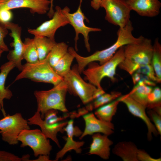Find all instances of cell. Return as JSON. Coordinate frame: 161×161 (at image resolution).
<instances>
[{"label": "cell", "instance_id": "cell-28", "mask_svg": "<svg viewBox=\"0 0 161 161\" xmlns=\"http://www.w3.org/2000/svg\"><path fill=\"white\" fill-rule=\"evenodd\" d=\"M24 43V47L23 59L28 63H33L38 61V54L33 38H26Z\"/></svg>", "mask_w": 161, "mask_h": 161}, {"label": "cell", "instance_id": "cell-16", "mask_svg": "<svg viewBox=\"0 0 161 161\" xmlns=\"http://www.w3.org/2000/svg\"><path fill=\"white\" fill-rule=\"evenodd\" d=\"M74 121L71 119L68 122L65 127L63 128L64 131H65L67 136L64 138L66 140V143L62 149L58 152L56 154L55 161H58L62 158L68 151L72 150H74L77 153H80L82 146L84 142L83 141H76L73 139V137L80 136L82 132L77 127H74L73 125Z\"/></svg>", "mask_w": 161, "mask_h": 161}, {"label": "cell", "instance_id": "cell-9", "mask_svg": "<svg viewBox=\"0 0 161 161\" xmlns=\"http://www.w3.org/2000/svg\"><path fill=\"white\" fill-rule=\"evenodd\" d=\"M82 1L80 0L78 7L76 11L74 13H70V10L67 6L62 10L63 13L68 19L69 24L72 26L75 31V35L74 38L75 50L76 52L78 51L77 42L79 39V35L81 34L83 36L85 47L87 51L90 52L91 48L89 43V33L92 32H100L101 31V29L98 28L89 27L86 25L84 22V20H86L87 21L89 20L81 10V5Z\"/></svg>", "mask_w": 161, "mask_h": 161}, {"label": "cell", "instance_id": "cell-43", "mask_svg": "<svg viewBox=\"0 0 161 161\" xmlns=\"http://www.w3.org/2000/svg\"><path fill=\"white\" fill-rule=\"evenodd\" d=\"M2 106H1V104H0V110H1V109H2Z\"/></svg>", "mask_w": 161, "mask_h": 161}, {"label": "cell", "instance_id": "cell-24", "mask_svg": "<svg viewBox=\"0 0 161 161\" xmlns=\"http://www.w3.org/2000/svg\"><path fill=\"white\" fill-rule=\"evenodd\" d=\"M120 102L117 99L113 101L97 108L95 115L98 119L110 122L116 112L118 105Z\"/></svg>", "mask_w": 161, "mask_h": 161}, {"label": "cell", "instance_id": "cell-21", "mask_svg": "<svg viewBox=\"0 0 161 161\" xmlns=\"http://www.w3.org/2000/svg\"><path fill=\"white\" fill-rule=\"evenodd\" d=\"M138 149L133 143L124 141L117 143L113 148L112 152L124 161H138Z\"/></svg>", "mask_w": 161, "mask_h": 161}, {"label": "cell", "instance_id": "cell-41", "mask_svg": "<svg viewBox=\"0 0 161 161\" xmlns=\"http://www.w3.org/2000/svg\"><path fill=\"white\" fill-rule=\"evenodd\" d=\"M7 0H0V5L4 2Z\"/></svg>", "mask_w": 161, "mask_h": 161}, {"label": "cell", "instance_id": "cell-11", "mask_svg": "<svg viewBox=\"0 0 161 161\" xmlns=\"http://www.w3.org/2000/svg\"><path fill=\"white\" fill-rule=\"evenodd\" d=\"M55 10L51 19L44 22L36 29H28V32L35 36L55 39L57 30L61 27L69 24L68 19L63 12L62 9L60 6H56Z\"/></svg>", "mask_w": 161, "mask_h": 161}, {"label": "cell", "instance_id": "cell-26", "mask_svg": "<svg viewBox=\"0 0 161 161\" xmlns=\"http://www.w3.org/2000/svg\"><path fill=\"white\" fill-rule=\"evenodd\" d=\"M121 95V93L118 92H112L110 93H105L94 100L92 103L87 105L85 108L88 112L115 100Z\"/></svg>", "mask_w": 161, "mask_h": 161}, {"label": "cell", "instance_id": "cell-37", "mask_svg": "<svg viewBox=\"0 0 161 161\" xmlns=\"http://www.w3.org/2000/svg\"><path fill=\"white\" fill-rule=\"evenodd\" d=\"M13 17L10 10H4L0 11V23L4 24L10 22Z\"/></svg>", "mask_w": 161, "mask_h": 161}, {"label": "cell", "instance_id": "cell-18", "mask_svg": "<svg viewBox=\"0 0 161 161\" xmlns=\"http://www.w3.org/2000/svg\"><path fill=\"white\" fill-rule=\"evenodd\" d=\"M131 10L142 16L153 17L160 13L161 3L159 0H126Z\"/></svg>", "mask_w": 161, "mask_h": 161}, {"label": "cell", "instance_id": "cell-8", "mask_svg": "<svg viewBox=\"0 0 161 161\" xmlns=\"http://www.w3.org/2000/svg\"><path fill=\"white\" fill-rule=\"evenodd\" d=\"M17 139L21 143V147H30L33 151L35 157L40 155H49L52 149L49 140L38 129L23 130Z\"/></svg>", "mask_w": 161, "mask_h": 161}, {"label": "cell", "instance_id": "cell-40", "mask_svg": "<svg viewBox=\"0 0 161 161\" xmlns=\"http://www.w3.org/2000/svg\"><path fill=\"white\" fill-rule=\"evenodd\" d=\"M51 1V4L49 12L47 14V15L49 17L51 18L52 17L54 14L55 11L53 9V0H50Z\"/></svg>", "mask_w": 161, "mask_h": 161}, {"label": "cell", "instance_id": "cell-33", "mask_svg": "<svg viewBox=\"0 0 161 161\" xmlns=\"http://www.w3.org/2000/svg\"><path fill=\"white\" fill-rule=\"evenodd\" d=\"M148 114L154 123V125L159 134H161V115L152 109H150Z\"/></svg>", "mask_w": 161, "mask_h": 161}, {"label": "cell", "instance_id": "cell-44", "mask_svg": "<svg viewBox=\"0 0 161 161\" xmlns=\"http://www.w3.org/2000/svg\"><path fill=\"white\" fill-rule=\"evenodd\" d=\"M1 131H0V134H1Z\"/></svg>", "mask_w": 161, "mask_h": 161}, {"label": "cell", "instance_id": "cell-38", "mask_svg": "<svg viewBox=\"0 0 161 161\" xmlns=\"http://www.w3.org/2000/svg\"><path fill=\"white\" fill-rule=\"evenodd\" d=\"M101 0H92L91 6L95 10H98L101 7Z\"/></svg>", "mask_w": 161, "mask_h": 161}, {"label": "cell", "instance_id": "cell-34", "mask_svg": "<svg viewBox=\"0 0 161 161\" xmlns=\"http://www.w3.org/2000/svg\"><path fill=\"white\" fill-rule=\"evenodd\" d=\"M23 161L22 157H19L9 152L0 150V161Z\"/></svg>", "mask_w": 161, "mask_h": 161}, {"label": "cell", "instance_id": "cell-15", "mask_svg": "<svg viewBox=\"0 0 161 161\" xmlns=\"http://www.w3.org/2000/svg\"><path fill=\"white\" fill-rule=\"evenodd\" d=\"M83 117L85 123V128L80 137V140L87 135L96 133H102L109 136L114 132V126L111 122L101 120L92 113H86L83 115Z\"/></svg>", "mask_w": 161, "mask_h": 161}, {"label": "cell", "instance_id": "cell-6", "mask_svg": "<svg viewBox=\"0 0 161 161\" xmlns=\"http://www.w3.org/2000/svg\"><path fill=\"white\" fill-rule=\"evenodd\" d=\"M30 129L27 120L21 113H16L4 116L0 120V131L3 141L10 145L18 143V137L23 130Z\"/></svg>", "mask_w": 161, "mask_h": 161}, {"label": "cell", "instance_id": "cell-32", "mask_svg": "<svg viewBox=\"0 0 161 161\" xmlns=\"http://www.w3.org/2000/svg\"><path fill=\"white\" fill-rule=\"evenodd\" d=\"M135 72L146 76L150 80L155 82L161 83L156 77L151 64L140 66Z\"/></svg>", "mask_w": 161, "mask_h": 161}, {"label": "cell", "instance_id": "cell-2", "mask_svg": "<svg viewBox=\"0 0 161 161\" xmlns=\"http://www.w3.org/2000/svg\"><path fill=\"white\" fill-rule=\"evenodd\" d=\"M67 85L64 80L52 89L47 90L35 91L34 92L37 104V111L40 113L42 119L49 110L54 109L63 112L68 110L65 105Z\"/></svg>", "mask_w": 161, "mask_h": 161}, {"label": "cell", "instance_id": "cell-4", "mask_svg": "<svg viewBox=\"0 0 161 161\" xmlns=\"http://www.w3.org/2000/svg\"><path fill=\"white\" fill-rule=\"evenodd\" d=\"M24 78L35 82L51 83L54 86L64 79L55 73L46 58L35 63H27L23 65L21 72L16 77L14 81Z\"/></svg>", "mask_w": 161, "mask_h": 161}, {"label": "cell", "instance_id": "cell-13", "mask_svg": "<svg viewBox=\"0 0 161 161\" xmlns=\"http://www.w3.org/2000/svg\"><path fill=\"white\" fill-rule=\"evenodd\" d=\"M120 102L124 103L127 106L129 111L134 116L142 119L146 124L148 129L147 138L151 140L152 134L157 136L159 134L154 124L147 115L146 107L136 101L127 94L117 98Z\"/></svg>", "mask_w": 161, "mask_h": 161}, {"label": "cell", "instance_id": "cell-29", "mask_svg": "<svg viewBox=\"0 0 161 161\" xmlns=\"http://www.w3.org/2000/svg\"><path fill=\"white\" fill-rule=\"evenodd\" d=\"M151 64L154 68L156 77L161 82V45L157 38L155 40L153 45V52Z\"/></svg>", "mask_w": 161, "mask_h": 161}, {"label": "cell", "instance_id": "cell-39", "mask_svg": "<svg viewBox=\"0 0 161 161\" xmlns=\"http://www.w3.org/2000/svg\"><path fill=\"white\" fill-rule=\"evenodd\" d=\"M31 161H52L50 160L49 155H39L38 158L36 159Z\"/></svg>", "mask_w": 161, "mask_h": 161}, {"label": "cell", "instance_id": "cell-20", "mask_svg": "<svg viewBox=\"0 0 161 161\" xmlns=\"http://www.w3.org/2000/svg\"><path fill=\"white\" fill-rule=\"evenodd\" d=\"M15 67V63L11 61L2 64L0 68V103L2 106V111L4 116L6 113L4 108L3 100H10L13 96L12 92L5 87V83L7 78L9 72Z\"/></svg>", "mask_w": 161, "mask_h": 161}, {"label": "cell", "instance_id": "cell-17", "mask_svg": "<svg viewBox=\"0 0 161 161\" xmlns=\"http://www.w3.org/2000/svg\"><path fill=\"white\" fill-rule=\"evenodd\" d=\"M27 120L29 125L39 126L46 137L52 140L58 147H60L57 134L59 132H63V128L66 125L67 122H60L53 124L47 123L41 118L40 113L37 111Z\"/></svg>", "mask_w": 161, "mask_h": 161}, {"label": "cell", "instance_id": "cell-35", "mask_svg": "<svg viewBox=\"0 0 161 161\" xmlns=\"http://www.w3.org/2000/svg\"><path fill=\"white\" fill-rule=\"evenodd\" d=\"M7 33V29L1 23L0 24V48L4 51L7 52L9 50L4 41V39Z\"/></svg>", "mask_w": 161, "mask_h": 161}, {"label": "cell", "instance_id": "cell-5", "mask_svg": "<svg viewBox=\"0 0 161 161\" xmlns=\"http://www.w3.org/2000/svg\"><path fill=\"white\" fill-rule=\"evenodd\" d=\"M80 74L76 64L63 78L67 85L68 91L78 96L85 104L94 100V95L97 88L92 84L86 82Z\"/></svg>", "mask_w": 161, "mask_h": 161}, {"label": "cell", "instance_id": "cell-27", "mask_svg": "<svg viewBox=\"0 0 161 161\" xmlns=\"http://www.w3.org/2000/svg\"><path fill=\"white\" fill-rule=\"evenodd\" d=\"M75 58L71 54L66 53L52 67L55 73L64 78L71 69L70 67Z\"/></svg>", "mask_w": 161, "mask_h": 161}, {"label": "cell", "instance_id": "cell-25", "mask_svg": "<svg viewBox=\"0 0 161 161\" xmlns=\"http://www.w3.org/2000/svg\"><path fill=\"white\" fill-rule=\"evenodd\" d=\"M68 45L64 42L56 44L54 46L46 58L52 67L68 52Z\"/></svg>", "mask_w": 161, "mask_h": 161}, {"label": "cell", "instance_id": "cell-19", "mask_svg": "<svg viewBox=\"0 0 161 161\" xmlns=\"http://www.w3.org/2000/svg\"><path fill=\"white\" fill-rule=\"evenodd\" d=\"M107 135H102L100 133L92 134V142L90 145L89 155L95 154L102 159L107 160L110 155V146L113 144Z\"/></svg>", "mask_w": 161, "mask_h": 161}, {"label": "cell", "instance_id": "cell-3", "mask_svg": "<svg viewBox=\"0 0 161 161\" xmlns=\"http://www.w3.org/2000/svg\"><path fill=\"white\" fill-rule=\"evenodd\" d=\"M124 46L120 48L110 60L102 64L99 65L94 62L89 63L87 69L82 73L85 76L84 79L98 89L103 88L101 82L104 77H107L114 82L116 68L125 58Z\"/></svg>", "mask_w": 161, "mask_h": 161}, {"label": "cell", "instance_id": "cell-14", "mask_svg": "<svg viewBox=\"0 0 161 161\" xmlns=\"http://www.w3.org/2000/svg\"><path fill=\"white\" fill-rule=\"evenodd\" d=\"M50 0H7L0 5V11L21 8L30 9L33 13L44 14L49 9Z\"/></svg>", "mask_w": 161, "mask_h": 161}, {"label": "cell", "instance_id": "cell-31", "mask_svg": "<svg viewBox=\"0 0 161 161\" xmlns=\"http://www.w3.org/2000/svg\"><path fill=\"white\" fill-rule=\"evenodd\" d=\"M58 111L57 110H49L44 114L43 120L47 123L53 124L60 122L70 116V113H69L63 117H58Z\"/></svg>", "mask_w": 161, "mask_h": 161}, {"label": "cell", "instance_id": "cell-7", "mask_svg": "<svg viewBox=\"0 0 161 161\" xmlns=\"http://www.w3.org/2000/svg\"><path fill=\"white\" fill-rule=\"evenodd\" d=\"M101 7L105 10V19L119 28L125 27L130 21L131 10L126 0H101Z\"/></svg>", "mask_w": 161, "mask_h": 161}, {"label": "cell", "instance_id": "cell-30", "mask_svg": "<svg viewBox=\"0 0 161 161\" xmlns=\"http://www.w3.org/2000/svg\"><path fill=\"white\" fill-rule=\"evenodd\" d=\"M148 105L147 108L152 109L161 105V90L158 87L153 88L148 98Z\"/></svg>", "mask_w": 161, "mask_h": 161}, {"label": "cell", "instance_id": "cell-36", "mask_svg": "<svg viewBox=\"0 0 161 161\" xmlns=\"http://www.w3.org/2000/svg\"><path fill=\"white\" fill-rule=\"evenodd\" d=\"M137 157L138 161H160L161 160L160 158L157 159L153 158L145 151L139 149Z\"/></svg>", "mask_w": 161, "mask_h": 161}, {"label": "cell", "instance_id": "cell-23", "mask_svg": "<svg viewBox=\"0 0 161 161\" xmlns=\"http://www.w3.org/2000/svg\"><path fill=\"white\" fill-rule=\"evenodd\" d=\"M33 39L40 61L46 58L57 43L55 39L45 37L35 36Z\"/></svg>", "mask_w": 161, "mask_h": 161}, {"label": "cell", "instance_id": "cell-10", "mask_svg": "<svg viewBox=\"0 0 161 161\" xmlns=\"http://www.w3.org/2000/svg\"><path fill=\"white\" fill-rule=\"evenodd\" d=\"M153 52L151 40L145 38L140 43L124 46V58L138 66L151 64Z\"/></svg>", "mask_w": 161, "mask_h": 161}, {"label": "cell", "instance_id": "cell-22", "mask_svg": "<svg viewBox=\"0 0 161 161\" xmlns=\"http://www.w3.org/2000/svg\"><path fill=\"white\" fill-rule=\"evenodd\" d=\"M153 88L152 86L145 85L143 80H140L127 95L147 108L148 96Z\"/></svg>", "mask_w": 161, "mask_h": 161}, {"label": "cell", "instance_id": "cell-1", "mask_svg": "<svg viewBox=\"0 0 161 161\" xmlns=\"http://www.w3.org/2000/svg\"><path fill=\"white\" fill-rule=\"evenodd\" d=\"M133 30L132 23L130 21L125 27L119 28L117 32V39L113 45L106 49L97 51L87 57L80 55L74 48H71L69 52L73 55L77 61L78 69L80 73H82L85 67L91 62L98 61L99 62L100 65L105 63L110 60L122 47L129 44L141 42L145 38L142 35L135 37L132 34Z\"/></svg>", "mask_w": 161, "mask_h": 161}, {"label": "cell", "instance_id": "cell-12", "mask_svg": "<svg viewBox=\"0 0 161 161\" xmlns=\"http://www.w3.org/2000/svg\"><path fill=\"white\" fill-rule=\"evenodd\" d=\"M1 24L10 31V35L13 39V42L10 44L13 47V49L9 51L7 55V59L9 61L14 62L16 67L21 71L23 68L21 61L23 59L24 47L21 37V28L18 24L10 22Z\"/></svg>", "mask_w": 161, "mask_h": 161}, {"label": "cell", "instance_id": "cell-42", "mask_svg": "<svg viewBox=\"0 0 161 161\" xmlns=\"http://www.w3.org/2000/svg\"><path fill=\"white\" fill-rule=\"evenodd\" d=\"M4 52V51L0 48V58L1 56V55L3 53V52Z\"/></svg>", "mask_w": 161, "mask_h": 161}]
</instances>
